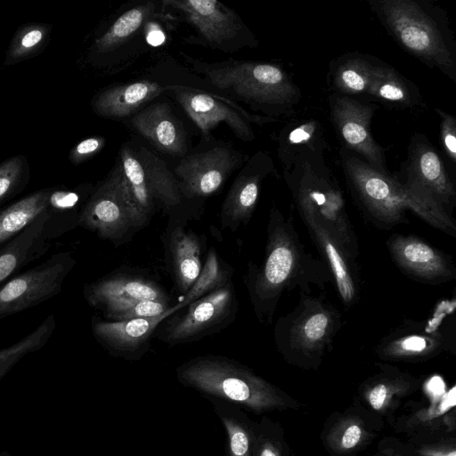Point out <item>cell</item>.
<instances>
[{"instance_id":"obj_5","label":"cell","mask_w":456,"mask_h":456,"mask_svg":"<svg viewBox=\"0 0 456 456\" xmlns=\"http://www.w3.org/2000/svg\"><path fill=\"white\" fill-rule=\"evenodd\" d=\"M324 156L302 155L283 172L303 220L312 219L333 234L356 259L358 240L346 213L339 183Z\"/></svg>"},{"instance_id":"obj_28","label":"cell","mask_w":456,"mask_h":456,"mask_svg":"<svg viewBox=\"0 0 456 456\" xmlns=\"http://www.w3.org/2000/svg\"><path fill=\"white\" fill-rule=\"evenodd\" d=\"M175 311V307H171L165 314L151 318L115 322L94 320L93 333L105 346L117 350L132 351L146 342L156 327Z\"/></svg>"},{"instance_id":"obj_33","label":"cell","mask_w":456,"mask_h":456,"mask_svg":"<svg viewBox=\"0 0 456 456\" xmlns=\"http://www.w3.org/2000/svg\"><path fill=\"white\" fill-rule=\"evenodd\" d=\"M170 250L176 284L186 294L202 268L199 239L193 232L177 228L171 235Z\"/></svg>"},{"instance_id":"obj_37","label":"cell","mask_w":456,"mask_h":456,"mask_svg":"<svg viewBox=\"0 0 456 456\" xmlns=\"http://www.w3.org/2000/svg\"><path fill=\"white\" fill-rule=\"evenodd\" d=\"M154 10V4L147 3L125 12L95 40V50L105 53L118 47L141 28Z\"/></svg>"},{"instance_id":"obj_19","label":"cell","mask_w":456,"mask_h":456,"mask_svg":"<svg viewBox=\"0 0 456 456\" xmlns=\"http://www.w3.org/2000/svg\"><path fill=\"white\" fill-rule=\"evenodd\" d=\"M322 260L327 265L343 304L350 307L360 297V276L356 259L326 228L312 219L303 220Z\"/></svg>"},{"instance_id":"obj_22","label":"cell","mask_w":456,"mask_h":456,"mask_svg":"<svg viewBox=\"0 0 456 456\" xmlns=\"http://www.w3.org/2000/svg\"><path fill=\"white\" fill-rule=\"evenodd\" d=\"M406 436L419 433H456L455 386L434 395L427 404L412 406L390 424Z\"/></svg>"},{"instance_id":"obj_7","label":"cell","mask_w":456,"mask_h":456,"mask_svg":"<svg viewBox=\"0 0 456 456\" xmlns=\"http://www.w3.org/2000/svg\"><path fill=\"white\" fill-rule=\"evenodd\" d=\"M341 326L340 314L329 301L300 292L297 306L276 322L275 344L289 364L318 370Z\"/></svg>"},{"instance_id":"obj_6","label":"cell","mask_w":456,"mask_h":456,"mask_svg":"<svg viewBox=\"0 0 456 456\" xmlns=\"http://www.w3.org/2000/svg\"><path fill=\"white\" fill-rule=\"evenodd\" d=\"M180 380L215 399H228L260 414L297 410L301 403L248 368L220 357H200L178 370Z\"/></svg>"},{"instance_id":"obj_1","label":"cell","mask_w":456,"mask_h":456,"mask_svg":"<svg viewBox=\"0 0 456 456\" xmlns=\"http://www.w3.org/2000/svg\"><path fill=\"white\" fill-rule=\"evenodd\" d=\"M332 281L322 259L305 251L296 231L293 216L285 217L279 208L270 211L267 242L262 265L250 272L249 292L256 313L269 323L281 294L294 289L310 294L312 286L324 288Z\"/></svg>"},{"instance_id":"obj_34","label":"cell","mask_w":456,"mask_h":456,"mask_svg":"<svg viewBox=\"0 0 456 456\" xmlns=\"http://www.w3.org/2000/svg\"><path fill=\"white\" fill-rule=\"evenodd\" d=\"M81 195L77 191L53 189L46 208L45 236L48 241L57 239L78 225Z\"/></svg>"},{"instance_id":"obj_2","label":"cell","mask_w":456,"mask_h":456,"mask_svg":"<svg viewBox=\"0 0 456 456\" xmlns=\"http://www.w3.org/2000/svg\"><path fill=\"white\" fill-rule=\"evenodd\" d=\"M395 42L431 69L456 81V48L444 11L420 0H368Z\"/></svg>"},{"instance_id":"obj_49","label":"cell","mask_w":456,"mask_h":456,"mask_svg":"<svg viewBox=\"0 0 456 456\" xmlns=\"http://www.w3.org/2000/svg\"><path fill=\"white\" fill-rule=\"evenodd\" d=\"M284 456H297V454L290 447V445L288 444V442H286V444H285Z\"/></svg>"},{"instance_id":"obj_47","label":"cell","mask_w":456,"mask_h":456,"mask_svg":"<svg viewBox=\"0 0 456 456\" xmlns=\"http://www.w3.org/2000/svg\"><path fill=\"white\" fill-rule=\"evenodd\" d=\"M146 40L151 45L158 46L165 42L166 37L161 29L154 28L148 32Z\"/></svg>"},{"instance_id":"obj_16","label":"cell","mask_w":456,"mask_h":456,"mask_svg":"<svg viewBox=\"0 0 456 456\" xmlns=\"http://www.w3.org/2000/svg\"><path fill=\"white\" fill-rule=\"evenodd\" d=\"M78 225L110 240L121 239L133 226L115 168L82 208Z\"/></svg>"},{"instance_id":"obj_43","label":"cell","mask_w":456,"mask_h":456,"mask_svg":"<svg viewBox=\"0 0 456 456\" xmlns=\"http://www.w3.org/2000/svg\"><path fill=\"white\" fill-rule=\"evenodd\" d=\"M56 327L53 314L47 316L44 322L28 335L15 344L0 349V362L16 355H26L42 348L49 340Z\"/></svg>"},{"instance_id":"obj_45","label":"cell","mask_w":456,"mask_h":456,"mask_svg":"<svg viewBox=\"0 0 456 456\" xmlns=\"http://www.w3.org/2000/svg\"><path fill=\"white\" fill-rule=\"evenodd\" d=\"M440 118V145L452 162L456 163V118L450 113L445 112L442 109L435 108Z\"/></svg>"},{"instance_id":"obj_36","label":"cell","mask_w":456,"mask_h":456,"mask_svg":"<svg viewBox=\"0 0 456 456\" xmlns=\"http://www.w3.org/2000/svg\"><path fill=\"white\" fill-rule=\"evenodd\" d=\"M135 154L144 170L148 186L155 200H159L167 208L177 205L182 193L177 179L167 164L144 147H140Z\"/></svg>"},{"instance_id":"obj_26","label":"cell","mask_w":456,"mask_h":456,"mask_svg":"<svg viewBox=\"0 0 456 456\" xmlns=\"http://www.w3.org/2000/svg\"><path fill=\"white\" fill-rule=\"evenodd\" d=\"M276 142L283 172L290 170L297 158L302 155L323 156L329 148L323 127L315 118L289 123L277 134Z\"/></svg>"},{"instance_id":"obj_46","label":"cell","mask_w":456,"mask_h":456,"mask_svg":"<svg viewBox=\"0 0 456 456\" xmlns=\"http://www.w3.org/2000/svg\"><path fill=\"white\" fill-rule=\"evenodd\" d=\"M105 145V139L101 136L90 137L79 142L69 152V159L78 165L94 157Z\"/></svg>"},{"instance_id":"obj_40","label":"cell","mask_w":456,"mask_h":456,"mask_svg":"<svg viewBox=\"0 0 456 456\" xmlns=\"http://www.w3.org/2000/svg\"><path fill=\"white\" fill-rule=\"evenodd\" d=\"M50 31L51 27L46 24L33 23L20 28L12 37L4 64H15L39 53Z\"/></svg>"},{"instance_id":"obj_14","label":"cell","mask_w":456,"mask_h":456,"mask_svg":"<svg viewBox=\"0 0 456 456\" xmlns=\"http://www.w3.org/2000/svg\"><path fill=\"white\" fill-rule=\"evenodd\" d=\"M439 319L407 322L379 341L377 356L387 362H419L449 351L451 344L439 329Z\"/></svg>"},{"instance_id":"obj_32","label":"cell","mask_w":456,"mask_h":456,"mask_svg":"<svg viewBox=\"0 0 456 456\" xmlns=\"http://www.w3.org/2000/svg\"><path fill=\"white\" fill-rule=\"evenodd\" d=\"M52 188L42 189L0 211V248L13 240L47 208Z\"/></svg>"},{"instance_id":"obj_13","label":"cell","mask_w":456,"mask_h":456,"mask_svg":"<svg viewBox=\"0 0 456 456\" xmlns=\"http://www.w3.org/2000/svg\"><path fill=\"white\" fill-rule=\"evenodd\" d=\"M387 247L394 263L411 279L440 284L456 277L451 256L418 236L395 234Z\"/></svg>"},{"instance_id":"obj_18","label":"cell","mask_w":456,"mask_h":456,"mask_svg":"<svg viewBox=\"0 0 456 456\" xmlns=\"http://www.w3.org/2000/svg\"><path fill=\"white\" fill-rule=\"evenodd\" d=\"M163 3L180 11L207 43L217 47L237 39L248 30L232 9L216 0H165Z\"/></svg>"},{"instance_id":"obj_35","label":"cell","mask_w":456,"mask_h":456,"mask_svg":"<svg viewBox=\"0 0 456 456\" xmlns=\"http://www.w3.org/2000/svg\"><path fill=\"white\" fill-rule=\"evenodd\" d=\"M213 403L228 432L231 456H254L257 421L237 406L219 399Z\"/></svg>"},{"instance_id":"obj_8","label":"cell","mask_w":456,"mask_h":456,"mask_svg":"<svg viewBox=\"0 0 456 456\" xmlns=\"http://www.w3.org/2000/svg\"><path fill=\"white\" fill-rule=\"evenodd\" d=\"M395 178L428 207L452 217L455 186L438 151L426 135L419 133L411 135L407 159Z\"/></svg>"},{"instance_id":"obj_3","label":"cell","mask_w":456,"mask_h":456,"mask_svg":"<svg viewBox=\"0 0 456 456\" xmlns=\"http://www.w3.org/2000/svg\"><path fill=\"white\" fill-rule=\"evenodd\" d=\"M340 163L355 201L379 227L391 229L408 223L406 211L414 212L433 227L456 237L452 217L439 213L412 195L395 178L372 168L354 152L341 149Z\"/></svg>"},{"instance_id":"obj_42","label":"cell","mask_w":456,"mask_h":456,"mask_svg":"<svg viewBox=\"0 0 456 456\" xmlns=\"http://www.w3.org/2000/svg\"><path fill=\"white\" fill-rule=\"evenodd\" d=\"M286 442L280 422L266 416L257 421L254 456H284Z\"/></svg>"},{"instance_id":"obj_21","label":"cell","mask_w":456,"mask_h":456,"mask_svg":"<svg viewBox=\"0 0 456 456\" xmlns=\"http://www.w3.org/2000/svg\"><path fill=\"white\" fill-rule=\"evenodd\" d=\"M233 302L234 292L231 282L192 302L187 312L170 324L167 341L178 344L203 334L230 314Z\"/></svg>"},{"instance_id":"obj_48","label":"cell","mask_w":456,"mask_h":456,"mask_svg":"<svg viewBox=\"0 0 456 456\" xmlns=\"http://www.w3.org/2000/svg\"><path fill=\"white\" fill-rule=\"evenodd\" d=\"M23 355H16L0 362V380Z\"/></svg>"},{"instance_id":"obj_41","label":"cell","mask_w":456,"mask_h":456,"mask_svg":"<svg viewBox=\"0 0 456 456\" xmlns=\"http://www.w3.org/2000/svg\"><path fill=\"white\" fill-rule=\"evenodd\" d=\"M106 317L115 321L151 318L165 314L168 309L167 301L132 300L111 302L103 305Z\"/></svg>"},{"instance_id":"obj_11","label":"cell","mask_w":456,"mask_h":456,"mask_svg":"<svg viewBox=\"0 0 456 456\" xmlns=\"http://www.w3.org/2000/svg\"><path fill=\"white\" fill-rule=\"evenodd\" d=\"M385 425V420L356 398L351 405L327 418L320 439L330 456H354L379 437Z\"/></svg>"},{"instance_id":"obj_10","label":"cell","mask_w":456,"mask_h":456,"mask_svg":"<svg viewBox=\"0 0 456 456\" xmlns=\"http://www.w3.org/2000/svg\"><path fill=\"white\" fill-rule=\"evenodd\" d=\"M328 102L331 123L343 148L356 154L379 173L389 175L384 149L374 140L370 131L378 105L362 103L335 93L330 94Z\"/></svg>"},{"instance_id":"obj_31","label":"cell","mask_w":456,"mask_h":456,"mask_svg":"<svg viewBox=\"0 0 456 456\" xmlns=\"http://www.w3.org/2000/svg\"><path fill=\"white\" fill-rule=\"evenodd\" d=\"M366 94L378 102L399 107H413L420 102L418 88L383 62L376 64Z\"/></svg>"},{"instance_id":"obj_9","label":"cell","mask_w":456,"mask_h":456,"mask_svg":"<svg viewBox=\"0 0 456 456\" xmlns=\"http://www.w3.org/2000/svg\"><path fill=\"white\" fill-rule=\"evenodd\" d=\"M76 265L70 252L53 254L0 286V320L57 296Z\"/></svg>"},{"instance_id":"obj_38","label":"cell","mask_w":456,"mask_h":456,"mask_svg":"<svg viewBox=\"0 0 456 456\" xmlns=\"http://www.w3.org/2000/svg\"><path fill=\"white\" fill-rule=\"evenodd\" d=\"M230 273L223 266L216 252L211 248L201 271L183 299L175 305V311L191 304L208 293L225 286L229 281Z\"/></svg>"},{"instance_id":"obj_23","label":"cell","mask_w":456,"mask_h":456,"mask_svg":"<svg viewBox=\"0 0 456 456\" xmlns=\"http://www.w3.org/2000/svg\"><path fill=\"white\" fill-rule=\"evenodd\" d=\"M134 128L159 151L183 157L186 152V137L181 122L165 102L153 103L132 118Z\"/></svg>"},{"instance_id":"obj_24","label":"cell","mask_w":456,"mask_h":456,"mask_svg":"<svg viewBox=\"0 0 456 456\" xmlns=\"http://www.w3.org/2000/svg\"><path fill=\"white\" fill-rule=\"evenodd\" d=\"M120 161L115 166L118 184L127 205L133 227L145 225L153 213L155 199L144 170L135 152L126 144L119 151Z\"/></svg>"},{"instance_id":"obj_44","label":"cell","mask_w":456,"mask_h":456,"mask_svg":"<svg viewBox=\"0 0 456 456\" xmlns=\"http://www.w3.org/2000/svg\"><path fill=\"white\" fill-rule=\"evenodd\" d=\"M24 172L21 156L10 158L0 164V206L23 189Z\"/></svg>"},{"instance_id":"obj_30","label":"cell","mask_w":456,"mask_h":456,"mask_svg":"<svg viewBox=\"0 0 456 456\" xmlns=\"http://www.w3.org/2000/svg\"><path fill=\"white\" fill-rule=\"evenodd\" d=\"M377 63L359 53L343 54L330 63V86L335 94L348 97L366 94Z\"/></svg>"},{"instance_id":"obj_50","label":"cell","mask_w":456,"mask_h":456,"mask_svg":"<svg viewBox=\"0 0 456 456\" xmlns=\"http://www.w3.org/2000/svg\"><path fill=\"white\" fill-rule=\"evenodd\" d=\"M0 456H10V455H9L7 452H2V453L0 454Z\"/></svg>"},{"instance_id":"obj_17","label":"cell","mask_w":456,"mask_h":456,"mask_svg":"<svg viewBox=\"0 0 456 456\" xmlns=\"http://www.w3.org/2000/svg\"><path fill=\"white\" fill-rule=\"evenodd\" d=\"M274 171L273 159L266 152L259 151L248 159L223 203V226L235 229L248 224L256 206L263 180Z\"/></svg>"},{"instance_id":"obj_27","label":"cell","mask_w":456,"mask_h":456,"mask_svg":"<svg viewBox=\"0 0 456 456\" xmlns=\"http://www.w3.org/2000/svg\"><path fill=\"white\" fill-rule=\"evenodd\" d=\"M87 302L98 308L118 301H167L163 290L154 282L134 277L116 276L87 284L84 289Z\"/></svg>"},{"instance_id":"obj_39","label":"cell","mask_w":456,"mask_h":456,"mask_svg":"<svg viewBox=\"0 0 456 456\" xmlns=\"http://www.w3.org/2000/svg\"><path fill=\"white\" fill-rule=\"evenodd\" d=\"M404 456H456V433H419L399 441Z\"/></svg>"},{"instance_id":"obj_4","label":"cell","mask_w":456,"mask_h":456,"mask_svg":"<svg viewBox=\"0 0 456 456\" xmlns=\"http://www.w3.org/2000/svg\"><path fill=\"white\" fill-rule=\"evenodd\" d=\"M185 57L213 86L266 117L289 116L300 102V89L280 64L234 60L209 64Z\"/></svg>"},{"instance_id":"obj_15","label":"cell","mask_w":456,"mask_h":456,"mask_svg":"<svg viewBox=\"0 0 456 456\" xmlns=\"http://www.w3.org/2000/svg\"><path fill=\"white\" fill-rule=\"evenodd\" d=\"M378 367L377 372L360 384L356 398L371 412L391 424L403 401L419 390L423 380L388 363H379Z\"/></svg>"},{"instance_id":"obj_29","label":"cell","mask_w":456,"mask_h":456,"mask_svg":"<svg viewBox=\"0 0 456 456\" xmlns=\"http://www.w3.org/2000/svg\"><path fill=\"white\" fill-rule=\"evenodd\" d=\"M163 90L158 83L148 80L111 86L96 96L93 109L102 117L125 118Z\"/></svg>"},{"instance_id":"obj_25","label":"cell","mask_w":456,"mask_h":456,"mask_svg":"<svg viewBox=\"0 0 456 456\" xmlns=\"http://www.w3.org/2000/svg\"><path fill=\"white\" fill-rule=\"evenodd\" d=\"M46 210L13 240L0 248V286L20 273L50 248L45 236Z\"/></svg>"},{"instance_id":"obj_20","label":"cell","mask_w":456,"mask_h":456,"mask_svg":"<svg viewBox=\"0 0 456 456\" xmlns=\"http://www.w3.org/2000/svg\"><path fill=\"white\" fill-rule=\"evenodd\" d=\"M173 90L177 102L198 126L204 137H208L216 125L225 122L243 142L255 139L249 120L222 101L205 92L185 86H174Z\"/></svg>"},{"instance_id":"obj_12","label":"cell","mask_w":456,"mask_h":456,"mask_svg":"<svg viewBox=\"0 0 456 456\" xmlns=\"http://www.w3.org/2000/svg\"><path fill=\"white\" fill-rule=\"evenodd\" d=\"M243 159L241 153L228 147H215L184 157L175 169L181 193L190 199L213 194Z\"/></svg>"}]
</instances>
